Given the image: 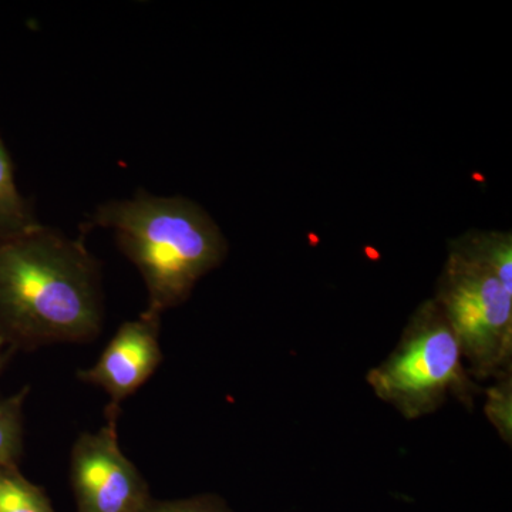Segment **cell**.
<instances>
[{"label": "cell", "instance_id": "1", "mask_svg": "<svg viewBox=\"0 0 512 512\" xmlns=\"http://www.w3.org/2000/svg\"><path fill=\"white\" fill-rule=\"evenodd\" d=\"M103 315L101 265L83 234L39 225L0 241V340L10 349L92 342Z\"/></svg>", "mask_w": 512, "mask_h": 512}, {"label": "cell", "instance_id": "2", "mask_svg": "<svg viewBox=\"0 0 512 512\" xmlns=\"http://www.w3.org/2000/svg\"><path fill=\"white\" fill-rule=\"evenodd\" d=\"M109 228L117 247L146 284L147 312L165 311L190 298L195 284L224 261L227 241L200 205L184 197L140 190L131 200L109 201L84 225Z\"/></svg>", "mask_w": 512, "mask_h": 512}, {"label": "cell", "instance_id": "3", "mask_svg": "<svg viewBox=\"0 0 512 512\" xmlns=\"http://www.w3.org/2000/svg\"><path fill=\"white\" fill-rule=\"evenodd\" d=\"M366 379L376 396L407 420L437 412L450 397L471 409L483 392L434 299L421 303L396 348Z\"/></svg>", "mask_w": 512, "mask_h": 512}, {"label": "cell", "instance_id": "4", "mask_svg": "<svg viewBox=\"0 0 512 512\" xmlns=\"http://www.w3.org/2000/svg\"><path fill=\"white\" fill-rule=\"evenodd\" d=\"M434 301L456 333L474 379L512 372V292L487 265L454 244Z\"/></svg>", "mask_w": 512, "mask_h": 512}, {"label": "cell", "instance_id": "5", "mask_svg": "<svg viewBox=\"0 0 512 512\" xmlns=\"http://www.w3.org/2000/svg\"><path fill=\"white\" fill-rule=\"evenodd\" d=\"M77 512H140L151 500L146 478L121 450L117 421L82 433L70 456Z\"/></svg>", "mask_w": 512, "mask_h": 512}, {"label": "cell", "instance_id": "6", "mask_svg": "<svg viewBox=\"0 0 512 512\" xmlns=\"http://www.w3.org/2000/svg\"><path fill=\"white\" fill-rule=\"evenodd\" d=\"M161 316L144 311L120 326L96 365L77 373L80 382L100 387L110 396L107 420L119 421L120 406L143 386L163 362Z\"/></svg>", "mask_w": 512, "mask_h": 512}, {"label": "cell", "instance_id": "7", "mask_svg": "<svg viewBox=\"0 0 512 512\" xmlns=\"http://www.w3.org/2000/svg\"><path fill=\"white\" fill-rule=\"evenodd\" d=\"M35 212L22 197L15 181L12 158L0 137V241L39 227Z\"/></svg>", "mask_w": 512, "mask_h": 512}, {"label": "cell", "instance_id": "8", "mask_svg": "<svg viewBox=\"0 0 512 512\" xmlns=\"http://www.w3.org/2000/svg\"><path fill=\"white\" fill-rule=\"evenodd\" d=\"M0 512H56L45 490L20 473L18 464L0 466Z\"/></svg>", "mask_w": 512, "mask_h": 512}, {"label": "cell", "instance_id": "9", "mask_svg": "<svg viewBox=\"0 0 512 512\" xmlns=\"http://www.w3.org/2000/svg\"><path fill=\"white\" fill-rule=\"evenodd\" d=\"M458 247L487 265L505 288L512 292V241L510 234L468 235L457 242Z\"/></svg>", "mask_w": 512, "mask_h": 512}, {"label": "cell", "instance_id": "10", "mask_svg": "<svg viewBox=\"0 0 512 512\" xmlns=\"http://www.w3.org/2000/svg\"><path fill=\"white\" fill-rule=\"evenodd\" d=\"M29 387L0 402V466L18 464L23 453V404Z\"/></svg>", "mask_w": 512, "mask_h": 512}, {"label": "cell", "instance_id": "11", "mask_svg": "<svg viewBox=\"0 0 512 512\" xmlns=\"http://www.w3.org/2000/svg\"><path fill=\"white\" fill-rule=\"evenodd\" d=\"M493 386L485 390L484 412L505 443L512 440V372L495 377Z\"/></svg>", "mask_w": 512, "mask_h": 512}, {"label": "cell", "instance_id": "12", "mask_svg": "<svg viewBox=\"0 0 512 512\" xmlns=\"http://www.w3.org/2000/svg\"><path fill=\"white\" fill-rule=\"evenodd\" d=\"M140 512H232L218 495H198L187 500L157 501L151 498Z\"/></svg>", "mask_w": 512, "mask_h": 512}, {"label": "cell", "instance_id": "13", "mask_svg": "<svg viewBox=\"0 0 512 512\" xmlns=\"http://www.w3.org/2000/svg\"><path fill=\"white\" fill-rule=\"evenodd\" d=\"M15 353V350L10 349L9 346H6L5 343L0 340V375H2L3 370L6 369L9 360L12 359Z\"/></svg>", "mask_w": 512, "mask_h": 512}]
</instances>
